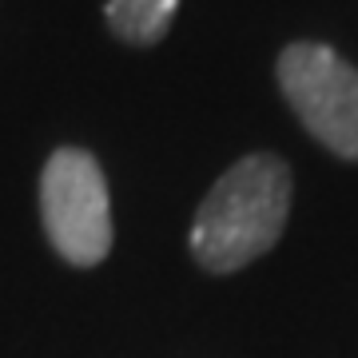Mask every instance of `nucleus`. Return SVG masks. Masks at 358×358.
I'll return each instance as SVG.
<instances>
[{"label": "nucleus", "mask_w": 358, "mask_h": 358, "mask_svg": "<svg viewBox=\"0 0 358 358\" xmlns=\"http://www.w3.org/2000/svg\"><path fill=\"white\" fill-rule=\"evenodd\" d=\"M291 215V167L279 155L255 152L231 164L195 211L192 255L199 267L231 275L279 243Z\"/></svg>", "instance_id": "obj_1"}, {"label": "nucleus", "mask_w": 358, "mask_h": 358, "mask_svg": "<svg viewBox=\"0 0 358 358\" xmlns=\"http://www.w3.org/2000/svg\"><path fill=\"white\" fill-rule=\"evenodd\" d=\"M40 219L56 255L72 267H96L112 251V199L96 155L56 148L40 171Z\"/></svg>", "instance_id": "obj_2"}, {"label": "nucleus", "mask_w": 358, "mask_h": 358, "mask_svg": "<svg viewBox=\"0 0 358 358\" xmlns=\"http://www.w3.org/2000/svg\"><path fill=\"white\" fill-rule=\"evenodd\" d=\"M275 72L303 128L338 159L358 164V68L331 44L299 40L282 48Z\"/></svg>", "instance_id": "obj_3"}, {"label": "nucleus", "mask_w": 358, "mask_h": 358, "mask_svg": "<svg viewBox=\"0 0 358 358\" xmlns=\"http://www.w3.org/2000/svg\"><path fill=\"white\" fill-rule=\"evenodd\" d=\"M179 0H108L103 4V20L112 28L115 40L148 48L167 36V28L176 20Z\"/></svg>", "instance_id": "obj_4"}]
</instances>
